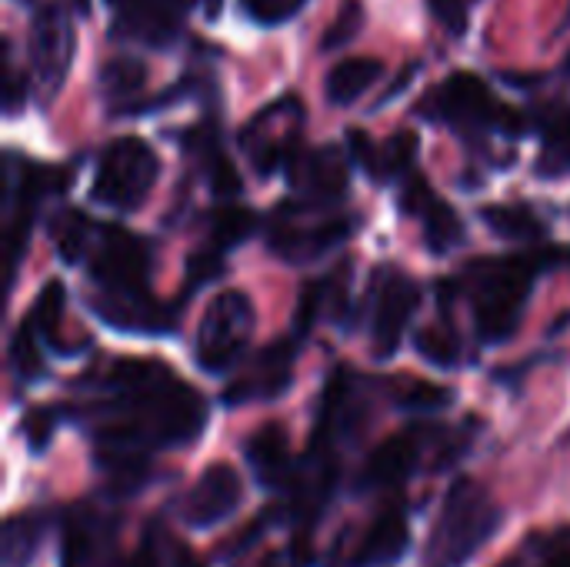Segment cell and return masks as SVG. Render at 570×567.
Returning a JSON list of instances; mask_svg holds the SVG:
<instances>
[{"label": "cell", "mask_w": 570, "mask_h": 567, "mask_svg": "<svg viewBox=\"0 0 570 567\" xmlns=\"http://www.w3.org/2000/svg\"><path fill=\"white\" fill-rule=\"evenodd\" d=\"M207 398L164 361L120 358L97 378V398L80 411L97 468L114 491H137L157 451L190 448L207 428Z\"/></svg>", "instance_id": "obj_1"}, {"label": "cell", "mask_w": 570, "mask_h": 567, "mask_svg": "<svg viewBox=\"0 0 570 567\" xmlns=\"http://www.w3.org/2000/svg\"><path fill=\"white\" fill-rule=\"evenodd\" d=\"M570 261L564 251H531L514 257H491L468 267L471 277V307H474V328L484 344H504L514 338L521 314L528 307L531 287L538 277L558 264Z\"/></svg>", "instance_id": "obj_2"}, {"label": "cell", "mask_w": 570, "mask_h": 567, "mask_svg": "<svg viewBox=\"0 0 570 567\" xmlns=\"http://www.w3.org/2000/svg\"><path fill=\"white\" fill-rule=\"evenodd\" d=\"M504 511L484 485L461 478L448 488L438 511L434 531L428 538L424 567H468L478 551L501 531Z\"/></svg>", "instance_id": "obj_3"}, {"label": "cell", "mask_w": 570, "mask_h": 567, "mask_svg": "<svg viewBox=\"0 0 570 567\" xmlns=\"http://www.w3.org/2000/svg\"><path fill=\"white\" fill-rule=\"evenodd\" d=\"M421 114L428 120L464 127V130H498L508 137L524 134V117L511 104H501L498 94L488 87V80L471 70H458L444 77L438 90L421 100Z\"/></svg>", "instance_id": "obj_4"}, {"label": "cell", "mask_w": 570, "mask_h": 567, "mask_svg": "<svg viewBox=\"0 0 570 567\" xmlns=\"http://www.w3.org/2000/svg\"><path fill=\"white\" fill-rule=\"evenodd\" d=\"M150 264L154 251L144 237L117 227V224H100L90 237L87 247V267L94 284L100 287L97 294L110 297H150Z\"/></svg>", "instance_id": "obj_5"}, {"label": "cell", "mask_w": 570, "mask_h": 567, "mask_svg": "<svg viewBox=\"0 0 570 567\" xmlns=\"http://www.w3.org/2000/svg\"><path fill=\"white\" fill-rule=\"evenodd\" d=\"M157 177H160V160L154 147L140 137H117L97 164L90 197L110 211L130 214L150 197Z\"/></svg>", "instance_id": "obj_6"}, {"label": "cell", "mask_w": 570, "mask_h": 567, "mask_svg": "<svg viewBox=\"0 0 570 567\" xmlns=\"http://www.w3.org/2000/svg\"><path fill=\"white\" fill-rule=\"evenodd\" d=\"M254 328H257V314L244 291L217 294L197 324L194 358H197L200 371L227 374L244 358V351L254 338Z\"/></svg>", "instance_id": "obj_7"}, {"label": "cell", "mask_w": 570, "mask_h": 567, "mask_svg": "<svg viewBox=\"0 0 570 567\" xmlns=\"http://www.w3.org/2000/svg\"><path fill=\"white\" fill-rule=\"evenodd\" d=\"M73 20L67 13L63 3H43L33 13V27H30V63H33V77L40 87V100L50 104V97L60 94L70 60H73Z\"/></svg>", "instance_id": "obj_8"}, {"label": "cell", "mask_w": 570, "mask_h": 567, "mask_svg": "<svg viewBox=\"0 0 570 567\" xmlns=\"http://www.w3.org/2000/svg\"><path fill=\"white\" fill-rule=\"evenodd\" d=\"M421 307V287L394 271L384 267L381 284H377V307H374V331H371V348L377 361H391L404 341V331L411 324V317Z\"/></svg>", "instance_id": "obj_9"}, {"label": "cell", "mask_w": 570, "mask_h": 567, "mask_svg": "<svg viewBox=\"0 0 570 567\" xmlns=\"http://www.w3.org/2000/svg\"><path fill=\"white\" fill-rule=\"evenodd\" d=\"M240 501H244V481H240L237 468L227 461H217V465H207L200 471V478L194 481V488L184 495L180 518H184V525L207 531V528H217L227 518H234Z\"/></svg>", "instance_id": "obj_10"}, {"label": "cell", "mask_w": 570, "mask_h": 567, "mask_svg": "<svg viewBox=\"0 0 570 567\" xmlns=\"http://www.w3.org/2000/svg\"><path fill=\"white\" fill-rule=\"evenodd\" d=\"M294 361H297V341L284 338L254 354V361L244 368V374L224 391V404H250V401H274L294 384Z\"/></svg>", "instance_id": "obj_11"}, {"label": "cell", "mask_w": 570, "mask_h": 567, "mask_svg": "<svg viewBox=\"0 0 570 567\" xmlns=\"http://www.w3.org/2000/svg\"><path fill=\"white\" fill-rule=\"evenodd\" d=\"M357 221L347 214H327L314 224H294L291 217H274L271 227V251L291 264H307L334 251L354 234Z\"/></svg>", "instance_id": "obj_12"}, {"label": "cell", "mask_w": 570, "mask_h": 567, "mask_svg": "<svg viewBox=\"0 0 570 567\" xmlns=\"http://www.w3.org/2000/svg\"><path fill=\"white\" fill-rule=\"evenodd\" d=\"M424 444H428L424 428H407L381 441L357 475V491H394L407 485V478L421 465Z\"/></svg>", "instance_id": "obj_13"}, {"label": "cell", "mask_w": 570, "mask_h": 567, "mask_svg": "<svg viewBox=\"0 0 570 567\" xmlns=\"http://www.w3.org/2000/svg\"><path fill=\"white\" fill-rule=\"evenodd\" d=\"M351 154H341L337 147H321V150H297V157L287 164L291 170V187L311 197V204L327 207L344 201L351 187Z\"/></svg>", "instance_id": "obj_14"}, {"label": "cell", "mask_w": 570, "mask_h": 567, "mask_svg": "<svg viewBox=\"0 0 570 567\" xmlns=\"http://www.w3.org/2000/svg\"><path fill=\"white\" fill-rule=\"evenodd\" d=\"M110 7L117 33L147 47H170L187 13L184 0H110Z\"/></svg>", "instance_id": "obj_15"}, {"label": "cell", "mask_w": 570, "mask_h": 567, "mask_svg": "<svg viewBox=\"0 0 570 567\" xmlns=\"http://www.w3.org/2000/svg\"><path fill=\"white\" fill-rule=\"evenodd\" d=\"M114 548H117L114 521L94 511H73L60 538V567H120L124 558H117Z\"/></svg>", "instance_id": "obj_16"}, {"label": "cell", "mask_w": 570, "mask_h": 567, "mask_svg": "<svg viewBox=\"0 0 570 567\" xmlns=\"http://www.w3.org/2000/svg\"><path fill=\"white\" fill-rule=\"evenodd\" d=\"M417 137L414 134H394L387 137L384 144H374L364 130H351L347 134V154L354 164H361L367 170L371 180H381V184H391V180H401L414 160H417Z\"/></svg>", "instance_id": "obj_17"}, {"label": "cell", "mask_w": 570, "mask_h": 567, "mask_svg": "<svg viewBox=\"0 0 570 567\" xmlns=\"http://www.w3.org/2000/svg\"><path fill=\"white\" fill-rule=\"evenodd\" d=\"M411 545V525L401 508H384L357 538L347 567H387L404 558Z\"/></svg>", "instance_id": "obj_18"}, {"label": "cell", "mask_w": 570, "mask_h": 567, "mask_svg": "<svg viewBox=\"0 0 570 567\" xmlns=\"http://www.w3.org/2000/svg\"><path fill=\"white\" fill-rule=\"evenodd\" d=\"M244 458L264 488H287L297 461L291 458V438L281 424H264L244 441Z\"/></svg>", "instance_id": "obj_19"}, {"label": "cell", "mask_w": 570, "mask_h": 567, "mask_svg": "<svg viewBox=\"0 0 570 567\" xmlns=\"http://www.w3.org/2000/svg\"><path fill=\"white\" fill-rule=\"evenodd\" d=\"M381 74H384V63L374 57H344L341 63L331 67V74L324 80L327 100L337 107H347V104L361 100L381 80Z\"/></svg>", "instance_id": "obj_20"}, {"label": "cell", "mask_w": 570, "mask_h": 567, "mask_svg": "<svg viewBox=\"0 0 570 567\" xmlns=\"http://www.w3.org/2000/svg\"><path fill=\"white\" fill-rule=\"evenodd\" d=\"M120 567H204L187 545H180L164 525L150 521L140 535V545Z\"/></svg>", "instance_id": "obj_21"}, {"label": "cell", "mask_w": 570, "mask_h": 567, "mask_svg": "<svg viewBox=\"0 0 570 567\" xmlns=\"http://www.w3.org/2000/svg\"><path fill=\"white\" fill-rule=\"evenodd\" d=\"M481 217L501 241L534 244V241L548 237V224L538 217V211H531L524 204H491L481 211Z\"/></svg>", "instance_id": "obj_22"}, {"label": "cell", "mask_w": 570, "mask_h": 567, "mask_svg": "<svg viewBox=\"0 0 570 567\" xmlns=\"http://www.w3.org/2000/svg\"><path fill=\"white\" fill-rule=\"evenodd\" d=\"M147 84V63L140 57H114L100 67V90L114 107H134V97Z\"/></svg>", "instance_id": "obj_23"}, {"label": "cell", "mask_w": 570, "mask_h": 567, "mask_svg": "<svg viewBox=\"0 0 570 567\" xmlns=\"http://www.w3.org/2000/svg\"><path fill=\"white\" fill-rule=\"evenodd\" d=\"M63 304H67L63 284H60V281H50V284H43V291H40V297H37V304H33V311H30L27 321L33 324L40 344H47V348H53V351H60V354H73V351L63 344V338H60Z\"/></svg>", "instance_id": "obj_24"}, {"label": "cell", "mask_w": 570, "mask_h": 567, "mask_svg": "<svg viewBox=\"0 0 570 567\" xmlns=\"http://www.w3.org/2000/svg\"><path fill=\"white\" fill-rule=\"evenodd\" d=\"M421 221H424V244H428L431 254L444 257V254H451L458 244H464V221H461V214H458L451 204H444L441 197H434V201L424 207Z\"/></svg>", "instance_id": "obj_25"}, {"label": "cell", "mask_w": 570, "mask_h": 567, "mask_svg": "<svg viewBox=\"0 0 570 567\" xmlns=\"http://www.w3.org/2000/svg\"><path fill=\"white\" fill-rule=\"evenodd\" d=\"M257 214L250 207H237V204H227V207H217L207 221V244L217 247V251H230L237 244H244L254 231H257Z\"/></svg>", "instance_id": "obj_26"}, {"label": "cell", "mask_w": 570, "mask_h": 567, "mask_svg": "<svg viewBox=\"0 0 570 567\" xmlns=\"http://www.w3.org/2000/svg\"><path fill=\"white\" fill-rule=\"evenodd\" d=\"M97 224H90L83 214L77 211H63L60 217H53L50 224V237L57 244V254L67 261V264H80V257H87V247H90V237H94Z\"/></svg>", "instance_id": "obj_27"}, {"label": "cell", "mask_w": 570, "mask_h": 567, "mask_svg": "<svg viewBox=\"0 0 570 567\" xmlns=\"http://www.w3.org/2000/svg\"><path fill=\"white\" fill-rule=\"evenodd\" d=\"M541 177H568L570 174V110L558 114L544 130V147L538 157Z\"/></svg>", "instance_id": "obj_28"}, {"label": "cell", "mask_w": 570, "mask_h": 567, "mask_svg": "<svg viewBox=\"0 0 570 567\" xmlns=\"http://www.w3.org/2000/svg\"><path fill=\"white\" fill-rule=\"evenodd\" d=\"M451 391L441 388V384H431V381H417V378H401L394 381V401L397 408L404 411H417V414H428V411H441L451 404Z\"/></svg>", "instance_id": "obj_29"}, {"label": "cell", "mask_w": 570, "mask_h": 567, "mask_svg": "<svg viewBox=\"0 0 570 567\" xmlns=\"http://www.w3.org/2000/svg\"><path fill=\"white\" fill-rule=\"evenodd\" d=\"M414 348L428 364H434L441 371H451L461 364V344L448 328H421L414 334Z\"/></svg>", "instance_id": "obj_30"}, {"label": "cell", "mask_w": 570, "mask_h": 567, "mask_svg": "<svg viewBox=\"0 0 570 567\" xmlns=\"http://www.w3.org/2000/svg\"><path fill=\"white\" fill-rule=\"evenodd\" d=\"M10 364L20 381H40L43 378V358H40V338L30 321H23L10 341Z\"/></svg>", "instance_id": "obj_31"}, {"label": "cell", "mask_w": 570, "mask_h": 567, "mask_svg": "<svg viewBox=\"0 0 570 567\" xmlns=\"http://www.w3.org/2000/svg\"><path fill=\"white\" fill-rule=\"evenodd\" d=\"M37 541H40V525L33 518H23V525H20V518H13L3 531V561H7V567L27 565L33 558Z\"/></svg>", "instance_id": "obj_32"}, {"label": "cell", "mask_w": 570, "mask_h": 567, "mask_svg": "<svg viewBox=\"0 0 570 567\" xmlns=\"http://www.w3.org/2000/svg\"><path fill=\"white\" fill-rule=\"evenodd\" d=\"M220 274H224V257H220L217 247H204V251L190 254L187 257V271H184V301L190 294H197L204 284L217 281Z\"/></svg>", "instance_id": "obj_33"}, {"label": "cell", "mask_w": 570, "mask_h": 567, "mask_svg": "<svg viewBox=\"0 0 570 567\" xmlns=\"http://www.w3.org/2000/svg\"><path fill=\"white\" fill-rule=\"evenodd\" d=\"M361 23H364V10H361V3H357V0H347V3L341 7L337 20L327 27L324 40H321V50H327V53H331V50H341V47H347V43L357 37Z\"/></svg>", "instance_id": "obj_34"}, {"label": "cell", "mask_w": 570, "mask_h": 567, "mask_svg": "<svg viewBox=\"0 0 570 567\" xmlns=\"http://www.w3.org/2000/svg\"><path fill=\"white\" fill-rule=\"evenodd\" d=\"M207 180H210V190L220 194V197L240 194V174H237V167L217 150V144L207 150Z\"/></svg>", "instance_id": "obj_35"}, {"label": "cell", "mask_w": 570, "mask_h": 567, "mask_svg": "<svg viewBox=\"0 0 570 567\" xmlns=\"http://www.w3.org/2000/svg\"><path fill=\"white\" fill-rule=\"evenodd\" d=\"M240 7H244V13H247L254 23L274 27V23L291 20V17L304 7V0H240Z\"/></svg>", "instance_id": "obj_36"}, {"label": "cell", "mask_w": 570, "mask_h": 567, "mask_svg": "<svg viewBox=\"0 0 570 567\" xmlns=\"http://www.w3.org/2000/svg\"><path fill=\"white\" fill-rule=\"evenodd\" d=\"M53 431H57V411H53V408H33V411L23 418L27 444H30L37 454L53 441Z\"/></svg>", "instance_id": "obj_37"}, {"label": "cell", "mask_w": 570, "mask_h": 567, "mask_svg": "<svg viewBox=\"0 0 570 567\" xmlns=\"http://www.w3.org/2000/svg\"><path fill=\"white\" fill-rule=\"evenodd\" d=\"M434 197H438V194H434V187H431L424 177H411V180H407V187L401 190L397 207H401L404 214H411V217H421V214H424V207H428Z\"/></svg>", "instance_id": "obj_38"}, {"label": "cell", "mask_w": 570, "mask_h": 567, "mask_svg": "<svg viewBox=\"0 0 570 567\" xmlns=\"http://www.w3.org/2000/svg\"><path fill=\"white\" fill-rule=\"evenodd\" d=\"M428 7L448 27V33L461 37L468 30V3L464 0H428Z\"/></svg>", "instance_id": "obj_39"}, {"label": "cell", "mask_w": 570, "mask_h": 567, "mask_svg": "<svg viewBox=\"0 0 570 567\" xmlns=\"http://www.w3.org/2000/svg\"><path fill=\"white\" fill-rule=\"evenodd\" d=\"M504 567H518V558ZM538 567H570V535L568 531L554 535V538H551V541L541 548V561H538Z\"/></svg>", "instance_id": "obj_40"}, {"label": "cell", "mask_w": 570, "mask_h": 567, "mask_svg": "<svg viewBox=\"0 0 570 567\" xmlns=\"http://www.w3.org/2000/svg\"><path fill=\"white\" fill-rule=\"evenodd\" d=\"M27 100V84H23V74H17L7 60V74H3V107L13 114L20 104Z\"/></svg>", "instance_id": "obj_41"}, {"label": "cell", "mask_w": 570, "mask_h": 567, "mask_svg": "<svg viewBox=\"0 0 570 567\" xmlns=\"http://www.w3.org/2000/svg\"><path fill=\"white\" fill-rule=\"evenodd\" d=\"M220 3H224V0H204V13H207V17L214 20V17L220 13Z\"/></svg>", "instance_id": "obj_42"}, {"label": "cell", "mask_w": 570, "mask_h": 567, "mask_svg": "<svg viewBox=\"0 0 570 567\" xmlns=\"http://www.w3.org/2000/svg\"><path fill=\"white\" fill-rule=\"evenodd\" d=\"M568 67H570V60H568Z\"/></svg>", "instance_id": "obj_43"}]
</instances>
